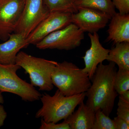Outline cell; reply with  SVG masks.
Returning <instances> with one entry per match:
<instances>
[{"label": "cell", "mask_w": 129, "mask_h": 129, "mask_svg": "<svg viewBox=\"0 0 129 129\" xmlns=\"http://www.w3.org/2000/svg\"><path fill=\"white\" fill-rule=\"evenodd\" d=\"M119 95V98L129 102V90L127 91L123 94Z\"/></svg>", "instance_id": "25"}, {"label": "cell", "mask_w": 129, "mask_h": 129, "mask_svg": "<svg viewBox=\"0 0 129 129\" xmlns=\"http://www.w3.org/2000/svg\"><path fill=\"white\" fill-rule=\"evenodd\" d=\"M40 129H71L69 125L63 121L60 123L49 122L47 123L41 118Z\"/></svg>", "instance_id": "21"}, {"label": "cell", "mask_w": 129, "mask_h": 129, "mask_svg": "<svg viewBox=\"0 0 129 129\" xmlns=\"http://www.w3.org/2000/svg\"><path fill=\"white\" fill-rule=\"evenodd\" d=\"M113 120L115 129H129V124L121 118L117 116Z\"/></svg>", "instance_id": "23"}, {"label": "cell", "mask_w": 129, "mask_h": 129, "mask_svg": "<svg viewBox=\"0 0 129 129\" xmlns=\"http://www.w3.org/2000/svg\"><path fill=\"white\" fill-rule=\"evenodd\" d=\"M52 84L62 93L71 96L86 92L91 83L88 74L72 62H57L51 75Z\"/></svg>", "instance_id": "3"}, {"label": "cell", "mask_w": 129, "mask_h": 129, "mask_svg": "<svg viewBox=\"0 0 129 129\" xmlns=\"http://www.w3.org/2000/svg\"><path fill=\"white\" fill-rule=\"evenodd\" d=\"M73 13L69 12H50L26 38L28 43L29 45H36L48 35L66 27L72 23Z\"/></svg>", "instance_id": "9"}, {"label": "cell", "mask_w": 129, "mask_h": 129, "mask_svg": "<svg viewBox=\"0 0 129 129\" xmlns=\"http://www.w3.org/2000/svg\"><path fill=\"white\" fill-rule=\"evenodd\" d=\"M88 35L91 46L83 57L85 63V67L83 70L88 74L91 80L98 66L107 60L110 50L106 49L102 45L97 32L88 33Z\"/></svg>", "instance_id": "11"}, {"label": "cell", "mask_w": 129, "mask_h": 129, "mask_svg": "<svg viewBox=\"0 0 129 129\" xmlns=\"http://www.w3.org/2000/svg\"><path fill=\"white\" fill-rule=\"evenodd\" d=\"M111 20L107 41L112 42L114 45L120 42H129V14L116 12Z\"/></svg>", "instance_id": "13"}, {"label": "cell", "mask_w": 129, "mask_h": 129, "mask_svg": "<svg viewBox=\"0 0 129 129\" xmlns=\"http://www.w3.org/2000/svg\"><path fill=\"white\" fill-rule=\"evenodd\" d=\"M86 97V92L67 96L58 89L52 96L45 93L41 97L42 106L36 113V118H41L47 123H57L64 120L84 102Z\"/></svg>", "instance_id": "2"}, {"label": "cell", "mask_w": 129, "mask_h": 129, "mask_svg": "<svg viewBox=\"0 0 129 129\" xmlns=\"http://www.w3.org/2000/svg\"><path fill=\"white\" fill-rule=\"evenodd\" d=\"M29 44L26 38L20 34L13 33L4 43L0 44V63H16V57L21 49L26 48Z\"/></svg>", "instance_id": "12"}, {"label": "cell", "mask_w": 129, "mask_h": 129, "mask_svg": "<svg viewBox=\"0 0 129 129\" xmlns=\"http://www.w3.org/2000/svg\"><path fill=\"white\" fill-rule=\"evenodd\" d=\"M83 30L73 23L54 31L35 45L40 50L56 49L70 50L79 46L84 39Z\"/></svg>", "instance_id": "6"}, {"label": "cell", "mask_w": 129, "mask_h": 129, "mask_svg": "<svg viewBox=\"0 0 129 129\" xmlns=\"http://www.w3.org/2000/svg\"><path fill=\"white\" fill-rule=\"evenodd\" d=\"M109 62L107 64L100 63L97 67L91 80V85L86 92L85 104L95 111L100 109L109 117L118 94L114 87L116 64Z\"/></svg>", "instance_id": "1"}, {"label": "cell", "mask_w": 129, "mask_h": 129, "mask_svg": "<svg viewBox=\"0 0 129 129\" xmlns=\"http://www.w3.org/2000/svg\"><path fill=\"white\" fill-rule=\"evenodd\" d=\"M7 117V114L3 106L0 105V127L3 125L4 121Z\"/></svg>", "instance_id": "24"}, {"label": "cell", "mask_w": 129, "mask_h": 129, "mask_svg": "<svg viewBox=\"0 0 129 129\" xmlns=\"http://www.w3.org/2000/svg\"><path fill=\"white\" fill-rule=\"evenodd\" d=\"M25 0H0V40L6 41L21 19Z\"/></svg>", "instance_id": "8"}, {"label": "cell", "mask_w": 129, "mask_h": 129, "mask_svg": "<svg viewBox=\"0 0 129 129\" xmlns=\"http://www.w3.org/2000/svg\"><path fill=\"white\" fill-rule=\"evenodd\" d=\"M50 12L43 0H25L21 19L14 33L27 38Z\"/></svg>", "instance_id": "7"}, {"label": "cell", "mask_w": 129, "mask_h": 129, "mask_svg": "<svg viewBox=\"0 0 129 129\" xmlns=\"http://www.w3.org/2000/svg\"><path fill=\"white\" fill-rule=\"evenodd\" d=\"M115 45L109 50L106 60L114 62L119 69L129 71V42H120Z\"/></svg>", "instance_id": "15"}, {"label": "cell", "mask_w": 129, "mask_h": 129, "mask_svg": "<svg viewBox=\"0 0 129 129\" xmlns=\"http://www.w3.org/2000/svg\"><path fill=\"white\" fill-rule=\"evenodd\" d=\"M114 87L119 95L129 90V71L119 69L114 79Z\"/></svg>", "instance_id": "18"}, {"label": "cell", "mask_w": 129, "mask_h": 129, "mask_svg": "<svg viewBox=\"0 0 129 129\" xmlns=\"http://www.w3.org/2000/svg\"><path fill=\"white\" fill-rule=\"evenodd\" d=\"M117 109V117L129 124V102L119 98Z\"/></svg>", "instance_id": "20"}, {"label": "cell", "mask_w": 129, "mask_h": 129, "mask_svg": "<svg viewBox=\"0 0 129 129\" xmlns=\"http://www.w3.org/2000/svg\"><path fill=\"white\" fill-rule=\"evenodd\" d=\"M95 111L84 103L79 105L78 109L64 120L71 129H92Z\"/></svg>", "instance_id": "14"}, {"label": "cell", "mask_w": 129, "mask_h": 129, "mask_svg": "<svg viewBox=\"0 0 129 129\" xmlns=\"http://www.w3.org/2000/svg\"><path fill=\"white\" fill-rule=\"evenodd\" d=\"M115 8L119 13L123 14H129V0H112Z\"/></svg>", "instance_id": "22"}, {"label": "cell", "mask_w": 129, "mask_h": 129, "mask_svg": "<svg viewBox=\"0 0 129 129\" xmlns=\"http://www.w3.org/2000/svg\"><path fill=\"white\" fill-rule=\"evenodd\" d=\"M72 14V23L83 32L92 34L105 27L111 18L102 12L86 8H80Z\"/></svg>", "instance_id": "10"}, {"label": "cell", "mask_w": 129, "mask_h": 129, "mask_svg": "<svg viewBox=\"0 0 129 129\" xmlns=\"http://www.w3.org/2000/svg\"><path fill=\"white\" fill-rule=\"evenodd\" d=\"M2 93V92L0 91V104H3L4 103V98Z\"/></svg>", "instance_id": "26"}, {"label": "cell", "mask_w": 129, "mask_h": 129, "mask_svg": "<svg viewBox=\"0 0 129 129\" xmlns=\"http://www.w3.org/2000/svg\"><path fill=\"white\" fill-rule=\"evenodd\" d=\"M57 62L36 57L23 51H19L16 57V63L28 74L30 84L39 87L42 91H50L53 89L51 75Z\"/></svg>", "instance_id": "4"}, {"label": "cell", "mask_w": 129, "mask_h": 129, "mask_svg": "<svg viewBox=\"0 0 129 129\" xmlns=\"http://www.w3.org/2000/svg\"><path fill=\"white\" fill-rule=\"evenodd\" d=\"M21 68L16 63H0V91L17 95L25 102H33L40 100L42 95L40 92L31 84L17 75V71Z\"/></svg>", "instance_id": "5"}, {"label": "cell", "mask_w": 129, "mask_h": 129, "mask_svg": "<svg viewBox=\"0 0 129 129\" xmlns=\"http://www.w3.org/2000/svg\"><path fill=\"white\" fill-rule=\"evenodd\" d=\"M76 9L86 8L98 10L112 17L116 13L112 0H74Z\"/></svg>", "instance_id": "16"}, {"label": "cell", "mask_w": 129, "mask_h": 129, "mask_svg": "<svg viewBox=\"0 0 129 129\" xmlns=\"http://www.w3.org/2000/svg\"><path fill=\"white\" fill-rule=\"evenodd\" d=\"M74 1V0H43V2L50 12H69L74 13L78 12L75 6Z\"/></svg>", "instance_id": "17"}, {"label": "cell", "mask_w": 129, "mask_h": 129, "mask_svg": "<svg viewBox=\"0 0 129 129\" xmlns=\"http://www.w3.org/2000/svg\"><path fill=\"white\" fill-rule=\"evenodd\" d=\"M92 129H115L113 119L100 109L95 111V119Z\"/></svg>", "instance_id": "19"}]
</instances>
